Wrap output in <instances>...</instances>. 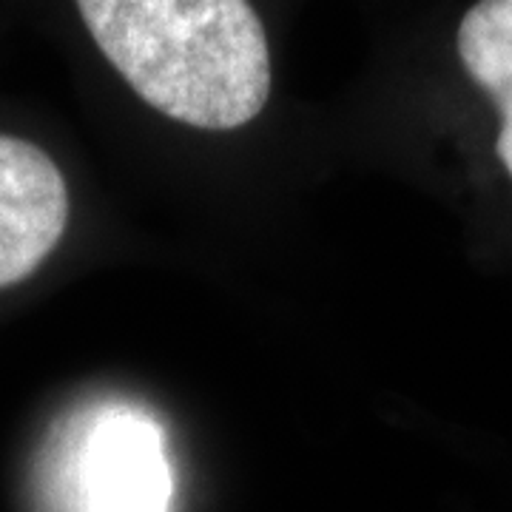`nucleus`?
Instances as JSON below:
<instances>
[{
  "instance_id": "obj_4",
  "label": "nucleus",
  "mask_w": 512,
  "mask_h": 512,
  "mask_svg": "<svg viewBox=\"0 0 512 512\" xmlns=\"http://www.w3.org/2000/svg\"><path fill=\"white\" fill-rule=\"evenodd\" d=\"M458 57L501 111L495 151L512 177V0H478L458 26Z\"/></svg>"
},
{
  "instance_id": "obj_1",
  "label": "nucleus",
  "mask_w": 512,
  "mask_h": 512,
  "mask_svg": "<svg viewBox=\"0 0 512 512\" xmlns=\"http://www.w3.org/2000/svg\"><path fill=\"white\" fill-rule=\"evenodd\" d=\"M117 74L185 126L234 131L271 97V49L251 0H77Z\"/></svg>"
},
{
  "instance_id": "obj_2",
  "label": "nucleus",
  "mask_w": 512,
  "mask_h": 512,
  "mask_svg": "<svg viewBox=\"0 0 512 512\" xmlns=\"http://www.w3.org/2000/svg\"><path fill=\"white\" fill-rule=\"evenodd\" d=\"M49 512H171L174 467L160 421L120 399L74 410L40 467Z\"/></svg>"
},
{
  "instance_id": "obj_3",
  "label": "nucleus",
  "mask_w": 512,
  "mask_h": 512,
  "mask_svg": "<svg viewBox=\"0 0 512 512\" xmlns=\"http://www.w3.org/2000/svg\"><path fill=\"white\" fill-rule=\"evenodd\" d=\"M69 225V188L35 143L0 134V288L43 265Z\"/></svg>"
}]
</instances>
